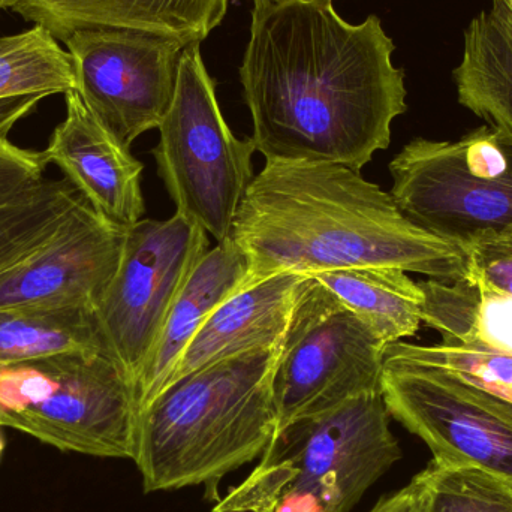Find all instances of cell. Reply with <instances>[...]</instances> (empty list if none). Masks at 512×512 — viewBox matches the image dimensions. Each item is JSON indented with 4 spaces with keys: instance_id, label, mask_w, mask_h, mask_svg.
<instances>
[{
    "instance_id": "1",
    "label": "cell",
    "mask_w": 512,
    "mask_h": 512,
    "mask_svg": "<svg viewBox=\"0 0 512 512\" xmlns=\"http://www.w3.org/2000/svg\"><path fill=\"white\" fill-rule=\"evenodd\" d=\"M394 50L378 15L351 24L333 0H255L240 81L256 152L360 173L408 110Z\"/></svg>"
},
{
    "instance_id": "2",
    "label": "cell",
    "mask_w": 512,
    "mask_h": 512,
    "mask_svg": "<svg viewBox=\"0 0 512 512\" xmlns=\"http://www.w3.org/2000/svg\"><path fill=\"white\" fill-rule=\"evenodd\" d=\"M248 259L243 288L280 273L397 268L465 279L468 248L405 218L388 192L342 165L265 162L234 222Z\"/></svg>"
},
{
    "instance_id": "3",
    "label": "cell",
    "mask_w": 512,
    "mask_h": 512,
    "mask_svg": "<svg viewBox=\"0 0 512 512\" xmlns=\"http://www.w3.org/2000/svg\"><path fill=\"white\" fill-rule=\"evenodd\" d=\"M283 342L189 373L140 412L134 462L146 492L216 486L265 453L279 432L273 376Z\"/></svg>"
},
{
    "instance_id": "4",
    "label": "cell",
    "mask_w": 512,
    "mask_h": 512,
    "mask_svg": "<svg viewBox=\"0 0 512 512\" xmlns=\"http://www.w3.org/2000/svg\"><path fill=\"white\" fill-rule=\"evenodd\" d=\"M390 417L376 393L292 421L213 512H271L289 496L312 499L324 512L351 511L402 459Z\"/></svg>"
},
{
    "instance_id": "5",
    "label": "cell",
    "mask_w": 512,
    "mask_h": 512,
    "mask_svg": "<svg viewBox=\"0 0 512 512\" xmlns=\"http://www.w3.org/2000/svg\"><path fill=\"white\" fill-rule=\"evenodd\" d=\"M140 403L101 352H66L0 369V426L84 456L134 460Z\"/></svg>"
},
{
    "instance_id": "6",
    "label": "cell",
    "mask_w": 512,
    "mask_h": 512,
    "mask_svg": "<svg viewBox=\"0 0 512 512\" xmlns=\"http://www.w3.org/2000/svg\"><path fill=\"white\" fill-rule=\"evenodd\" d=\"M200 45L182 51L176 93L159 123L153 156L176 212L222 243L233 236L254 182L256 147L252 138L236 137L225 122Z\"/></svg>"
},
{
    "instance_id": "7",
    "label": "cell",
    "mask_w": 512,
    "mask_h": 512,
    "mask_svg": "<svg viewBox=\"0 0 512 512\" xmlns=\"http://www.w3.org/2000/svg\"><path fill=\"white\" fill-rule=\"evenodd\" d=\"M388 168L391 198L427 233L466 246L512 225V140L489 125L457 141L415 138Z\"/></svg>"
},
{
    "instance_id": "8",
    "label": "cell",
    "mask_w": 512,
    "mask_h": 512,
    "mask_svg": "<svg viewBox=\"0 0 512 512\" xmlns=\"http://www.w3.org/2000/svg\"><path fill=\"white\" fill-rule=\"evenodd\" d=\"M387 345L309 276L273 376L279 430L348 400L381 393Z\"/></svg>"
},
{
    "instance_id": "9",
    "label": "cell",
    "mask_w": 512,
    "mask_h": 512,
    "mask_svg": "<svg viewBox=\"0 0 512 512\" xmlns=\"http://www.w3.org/2000/svg\"><path fill=\"white\" fill-rule=\"evenodd\" d=\"M381 394L433 462L483 469L512 484V402L454 373L385 349Z\"/></svg>"
},
{
    "instance_id": "10",
    "label": "cell",
    "mask_w": 512,
    "mask_h": 512,
    "mask_svg": "<svg viewBox=\"0 0 512 512\" xmlns=\"http://www.w3.org/2000/svg\"><path fill=\"white\" fill-rule=\"evenodd\" d=\"M209 245L206 231L177 212L167 221L141 219L126 230L119 268L96 319L105 352L135 387L177 295Z\"/></svg>"
},
{
    "instance_id": "11",
    "label": "cell",
    "mask_w": 512,
    "mask_h": 512,
    "mask_svg": "<svg viewBox=\"0 0 512 512\" xmlns=\"http://www.w3.org/2000/svg\"><path fill=\"white\" fill-rule=\"evenodd\" d=\"M75 90L87 110L126 149L158 129L176 93L185 42L135 29H81L63 39Z\"/></svg>"
},
{
    "instance_id": "12",
    "label": "cell",
    "mask_w": 512,
    "mask_h": 512,
    "mask_svg": "<svg viewBox=\"0 0 512 512\" xmlns=\"http://www.w3.org/2000/svg\"><path fill=\"white\" fill-rule=\"evenodd\" d=\"M125 233L81 198L47 245L0 274V309H98L119 268Z\"/></svg>"
},
{
    "instance_id": "13",
    "label": "cell",
    "mask_w": 512,
    "mask_h": 512,
    "mask_svg": "<svg viewBox=\"0 0 512 512\" xmlns=\"http://www.w3.org/2000/svg\"><path fill=\"white\" fill-rule=\"evenodd\" d=\"M65 102V119L42 153L104 221L129 230L146 212L144 165L93 117L77 90L66 93Z\"/></svg>"
},
{
    "instance_id": "14",
    "label": "cell",
    "mask_w": 512,
    "mask_h": 512,
    "mask_svg": "<svg viewBox=\"0 0 512 512\" xmlns=\"http://www.w3.org/2000/svg\"><path fill=\"white\" fill-rule=\"evenodd\" d=\"M307 282L306 274L280 273L231 295L195 334L165 387L218 361L282 343Z\"/></svg>"
},
{
    "instance_id": "15",
    "label": "cell",
    "mask_w": 512,
    "mask_h": 512,
    "mask_svg": "<svg viewBox=\"0 0 512 512\" xmlns=\"http://www.w3.org/2000/svg\"><path fill=\"white\" fill-rule=\"evenodd\" d=\"M15 12L41 24L54 38L81 29H135L203 42L221 26L228 0H18Z\"/></svg>"
},
{
    "instance_id": "16",
    "label": "cell",
    "mask_w": 512,
    "mask_h": 512,
    "mask_svg": "<svg viewBox=\"0 0 512 512\" xmlns=\"http://www.w3.org/2000/svg\"><path fill=\"white\" fill-rule=\"evenodd\" d=\"M248 259L233 239L209 249L177 295L137 382L140 412L164 390L177 361L213 310L242 289Z\"/></svg>"
},
{
    "instance_id": "17",
    "label": "cell",
    "mask_w": 512,
    "mask_h": 512,
    "mask_svg": "<svg viewBox=\"0 0 512 512\" xmlns=\"http://www.w3.org/2000/svg\"><path fill=\"white\" fill-rule=\"evenodd\" d=\"M453 78L460 104L512 140V14L504 0L469 23Z\"/></svg>"
},
{
    "instance_id": "18",
    "label": "cell",
    "mask_w": 512,
    "mask_h": 512,
    "mask_svg": "<svg viewBox=\"0 0 512 512\" xmlns=\"http://www.w3.org/2000/svg\"><path fill=\"white\" fill-rule=\"evenodd\" d=\"M424 324L438 331L441 345L512 357V297L469 274L456 282L424 280Z\"/></svg>"
},
{
    "instance_id": "19",
    "label": "cell",
    "mask_w": 512,
    "mask_h": 512,
    "mask_svg": "<svg viewBox=\"0 0 512 512\" xmlns=\"http://www.w3.org/2000/svg\"><path fill=\"white\" fill-rule=\"evenodd\" d=\"M385 345L415 336L423 324L420 283L397 268H346L312 274Z\"/></svg>"
},
{
    "instance_id": "20",
    "label": "cell",
    "mask_w": 512,
    "mask_h": 512,
    "mask_svg": "<svg viewBox=\"0 0 512 512\" xmlns=\"http://www.w3.org/2000/svg\"><path fill=\"white\" fill-rule=\"evenodd\" d=\"M66 352H105L96 310L86 307L0 309V369Z\"/></svg>"
},
{
    "instance_id": "21",
    "label": "cell",
    "mask_w": 512,
    "mask_h": 512,
    "mask_svg": "<svg viewBox=\"0 0 512 512\" xmlns=\"http://www.w3.org/2000/svg\"><path fill=\"white\" fill-rule=\"evenodd\" d=\"M83 195L68 179H42L0 203V274L47 245Z\"/></svg>"
},
{
    "instance_id": "22",
    "label": "cell",
    "mask_w": 512,
    "mask_h": 512,
    "mask_svg": "<svg viewBox=\"0 0 512 512\" xmlns=\"http://www.w3.org/2000/svg\"><path fill=\"white\" fill-rule=\"evenodd\" d=\"M75 90L68 51L41 24L17 35L0 36V99L59 95Z\"/></svg>"
},
{
    "instance_id": "23",
    "label": "cell",
    "mask_w": 512,
    "mask_h": 512,
    "mask_svg": "<svg viewBox=\"0 0 512 512\" xmlns=\"http://www.w3.org/2000/svg\"><path fill=\"white\" fill-rule=\"evenodd\" d=\"M427 512H512V484L483 469L432 462Z\"/></svg>"
},
{
    "instance_id": "24",
    "label": "cell",
    "mask_w": 512,
    "mask_h": 512,
    "mask_svg": "<svg viewBox=\"0 0 512 512\" xmlns=\"http://www.w3.org/2000/svg\"><path fill=\"white\" fill-rule=\"evenodd\" d=\"M391 346L405 357L441 367L489 393L512 402L511 355L469 351L459 346L415 345L405 340L391 343Z\"/></svg>"
},
{
    "instance_id": "25",
    "label": "cell",
    "mask_w": 512,
    "mask_h": 512,
    "mask_svg": "<svg viewBox=\"0 0 512 512\" xmlns=\"http://www.w3.org/2000/svg\"><path fill=\"white\" fill-rule=\"evenodd\" d=\"M469 274L495 291L512 297V225L481 234L466 245Z\"/></svg>"
},
{
    "instance_id": "26",
    "label": "cell",
    "mask_w": 512,
    "mask_h": 512,
    "mask_svg": "<svg viewBox=\"0 0 512 512\" xmlns=\"http://www.w3.org/2000/svg\"><path fill=\"white\" fill-rule=\"evenodd\" d=\"M48 162L44 153L0 141V203L27 191L45 179Z\"/></svg>"
},
{
    "instance_id": "27",
    "label": "cell",
    "mask_w": 512,
    "mask_h": 512,
    "mask_svg": "<svg viewBox=\"0 0 512 512\" xmlns=\"http://www.w3.org/2000/svg\"><path fill=\"white\" fill-rule=\"evenodd\" d=\"M429 486L426 474L420 472L408 486L381 499L369 512H427Z\"/></svg>"
},
{
    "instance_id": "28",
    "label": "cell",
    "mask_w": 512,
    "mask_h": 512,
    "mask_svg": "<svg viewBox=\"0 0 512 512\" xmlns=\"http://www.w3.org/2000/svg\"><path fill=\"white\" fill-rule=\"evenodd\" d=\"M45 98L47 96L27 95L0 99V141L6 140L15 123L29 116L38 107L39 102Z\"/></svg>"
},
{
    "instance_id": "29",
    "label": "cell",
    "mask_w": 512,
    "mask_h": 512,
    "mask_svg": "<svg viewBox=\"0 0 512 512\" xmlns=\"http://www.w3.org/2000/svg\"><path fill=\"white\" fill-rule=\"evenodd\" d=\"M18 0H0V11L3 9H14Z\"/></svg>"
},
{
    "instance_id": "30",
    "label": "cell",
    "mask_w": 512,
    "mask_h": 512,
    "mask_svg": "<svg viewBox=\"0 0 512 512\" xmlns=\"http://www.w3.org/2000/svg\"><path fill=\"white\" fill-rule=\"evenodd\" d=\"M3 450H5V439H3L2 426H0V459H2Z\"/></svg>"
},
{
    "instance_id": "31",
    "label": "cell",
    "mask_w": 512,
    "mask_h": 512,
    "mask_svg": "<svg viewBox=\"0 0 512 512\" xmlns=\"http://www.w3.org/2000/svg\"><path fill=\"white\" fill-rule=\"evenodd\" d=\"M504 2H505V5L508 6V9H510L511 14H512V0H504Z\"/></svg>"
},
{
    "instance_id": "32",
    "label": "cell",
    "mask_w": 512,
    "mask_h": 512,
    "mask_svg": "<svg viewBox=\"0 0 512 512\" xmlns=\"http://www.w3.org/2000/svg\"><path fill=\"white\" fill-rule=\"evenodd\" d=\"M254 2H255V0H254Z\"/></svg>"
}]
</instances>
